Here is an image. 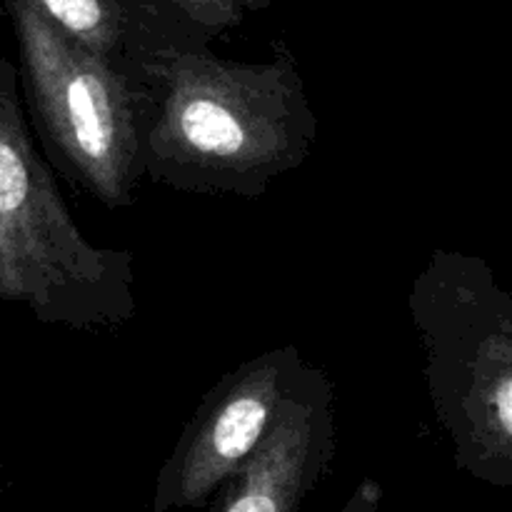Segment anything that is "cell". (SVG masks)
Here are the masks:
<instances>
[{"instance_id": "obj_2", "label": "cell", "mask_w": 512, "mask_h": 512, "mask_svg": "<svg viewBox=\"0 0 512 512\" xmlns=\"http://www.w3.org/2000/svg\"><path fill=\"white\" fill-rule=\"evenodd\" d=\"M0 300L38 323L118 328L138 308L130 250L90 243L70 215L23 113L20 73L0 48Z\"/></svg>"}, {"instance_id": "obj_8", "label": "cell", "mask_w": 512, "mask_h": 512, "mask_svg": "<svg viewBox=\"0 0 512 512\" xmlns=\"http://www.w3.org/2000/svg\"><path fill=\"white\" fill-rule=\"evenodd\" d=\"M380 505H383V488L378 480L365 478L340 512H380Z\"/></svg>"}, {"instance_id": "obj_5", "label": "cell", "mask_w": 512, "mask_h": 512, "mask_svg": "<svg viewBox=\"0 0 512 512\" xmlns=\"http://www.w3.org/2000/svg\"><path fill=\"white\" fill-rule=\"evenodd\" d=\"M335 445L333 380L303 365L263 443L220 490L218 512H298L328 473Z\"/></svg>"}, {"instance_id": "obj_9", "label": "cell", "mask_w": 512, "mask_h": 512, "mask_svg": "<svg viewBox=\"0 0 512 512\" xmlns=\"http://www.w3.org/2000/svg\"><path fill=\"white\" fill-rule=\"evenodd\" d=\"M495 423L508 438H512V378L505 380L495 395Z\"/></svg>"}, {"instance_id": "obj_4", "label": "cell", "mask_w": 512, "mask_h": 512, "mask_svg": "<svg viewBox=\"0 0 512 512\" xmlns=\"http://www.w3.org/2000/svg\"><path fill=\"white\" fill-rule=\"evenodd\" d=\"M305 365L295 345L265 350L225 373L155 480L153 512L203 508L263 443L280 403Z\"/></svg>"}, {"instance_id": "obj_6", "label": "cell", "mask_w": 512, "mask_h": 512, "mask_svg": "<svg viewBox=\"0 0 512 512\" xmlns=\"http://www.w3.org/2000/svg\"><path fill=\"white\" fill-rule=\"evenodd\" d=\"M68 38L113 63L140 68L148 45L168 28H185L128 0H23Z\"/></svg>"}, {"instance_id": "obj_1", "label": "cell", "mask_w": 512, "mask_h": 512, "mask_svg": "<svg viewBox=\"0 0 512 512\" xmlns=\"http://www.w3.org/2000/svg\"><path fill=\"white\" fill-rule=\"evenodd\" d=\"M153 108L145 135V178L193 195L255 200L298 170L318 140L298 60L220 58L210 40L168 28L140 58Z\"/></svg>"}, {"instance_id": "obj_3", "label": "cell", "mask_w": 512, "mask_h": 512, "mask_svg": "<svg viewBox=\"0 0 512 512\" xmlns=\"http://www.w3.org/2000/svg\"><path fill=\"white\" fill-rule=\"evenodd\" d=\"M18 40L20 90L48 160L110 210L145 180L153 95L143 70L68 38L23 0H3Z\"/></svg>"}, {"instance_id": "obj_7", "label": "cell", "mask_w": 512, "mask_h": 512, "mask_svg": "<svg viewBox=\"0 0 512 512\" xmlns=\"http://www.w3.org/2000/svg\"><path fill=\"white\" fill-rule=\"evenodd\" d=\"M133 8L165 15L193 33L213 40L225 30L243 25L253 13H263L273 0H128Z\"/></svg>"}]
</instances>
